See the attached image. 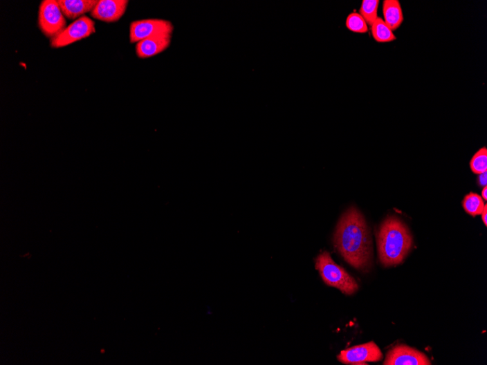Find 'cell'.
I'll use <instances>...</instances> for the list:
<instances>
[{
  "label": "cell",
  "instance_id": "1",
  "mask_svg": "<svg viewBox=\"0 0 487 365\" xmlns=\"http://www.w3.org/2000/svg\"><path fill=\"white\" fill-rule=\"evenodd\" d=\"M334 245L344 259L360 270H368L373 261V243L369 226L363 215L351 207L338 223Z\"/></svg>",
  "mask_w": 487,
  "mask_h": 365
},
{
  "label": "cell",
  "instance_id": "2",
  "mask_svg": "<svg viewBox=\"0 0 487 365\" xmlns=\"http://www.w3.org/2000/svg\"><path fill=\"white\" fill-rule=\"evenodd\" d=\"M412 245L410 230L399 218L390 216L383 223L377 234V246L380 262L384 266L402 263Z\"/></svg>",
  "mask_w": 487,
  "mask_h": 365
},
{
  "label": "cell",
  "instance_id": "3",
  "mask_svg": "<svg viewBox=\"0 0 487 365\" xmlns=\"http://www.w3.org/2000/svg\"><path fill=\"white\" fill-rule=\"evenodd\" d=\"M316 268L327 286L339 289L348 295L358 291L359 287L356 280L333 261L329 252H323L318 256Z\"/></svg>",
  "mask_w": 487,
  "mask_h": 365
},
{
  "label": "cell",
  "instance_id": "4",
  "mask_svg": "<svg viewBox=\"0 0 487 365\" xmlns=\"http://www.w3.org/2000/svg\"><path fill=\"white\" fill-rule=\"evenodd\" d=\"M40 31L50 39L59 35L66 27L65 17L57 0H44L38 13Z\"/></svg>",
  "mask_w": 487,
  "mask_h": 365
},
{
  "label": "cell",
  "instance_id": "5",
  "mask_svg": "<svg viewBox=\"0 0 487 365\" xmlns=\"http://www.w3.org/2000/svg\"><path fill=\"white\" fill-rule=\"evenodd\" d=\"M95 22L86 16L73 21L56 37L50 39L53 48H61L71 46L95 33Z\"/></svg>",
  "mask_w": 487,
  "mask_h": 365
},
{
  "label": "cell",
  "instance_id": "6",
  "mask_svg": "<svg viewBox=\"0 0 487 365\" xmlns=\"http://www.w3.org/2000/svg\"><path fill=\"white\" fill-rule=\"evenodd\" d=\"M129 39L131 44H138L142 40L164 32L172 33V24L164 19H145L131 22Z\"/></svg>",
  "mask_w": 487,
  "mask_h": 365
},
{
  "label": "cell",
  "instance_id": "7",
  "mask_svg": "<svg viewBox=\"0 0 487 365\" xmlns=\"http://www.w3.org/2000/svg\"><path fill=\"white\" fill-rule=\"evenodd\" d=\"M337 359L344 364H367L381 361L383 355L380 348L371 341L342 350Z\"/></svg>",
  "mask_w": 487,
  "mask_h": 365
},
{
  "label": "cell",
  "instance_id": "8",
  "mask_svg": "<svg viewBox=\"0 0 487 365\" xmlns=\"http://www.w3.org/2000/svg\"><path fill=\"white\" fill-rule=\"evenodd\" d=\"M428 357L415 348L405 345L396 346L390 349L384 365H430Z\"/></svg>",
  "mask_w": 487,
  "mask_h": 365
},
{
  "label": "cell",
  "instance_id": "9",
  "mask_svg": "<svg viewBox=\"0 0 487 365\" xmlns=\"http://www.w3.org/2000/svg\"><path fill=\"white\" fill-rule=\"evenodd\" d=\"M128 5L127 0H100L91 16L106 23L116 22L125 15Z\"/></svg>",
  "mask_w": 487,
  "mask_h": 365
},
{
  "label": "cell",
  "instance_id": "10",
  "mask_svg": "<svg viewBox=\"0 0 487 365\" xmlns=\"http://www.w3.org/2000/svg\"><path fill=\"white\" fill-rule=\"evenodd\" d=\"M172 33L164 32L148 37L137 44L136 53L140 59H148L166 50L171 44Z\"/></svg>",
  "mask_w": 487,
  "mask_h": 365
},
{
  "label": "cell",
  "instance_id": "11",
  "mask_svg": "<svg viewBox=\"0 0 487 365\" xmlns=\"http://www.w3.org/2000/svg\"><path fill=\"white\" fill-rule=\"evenodd\" d=\"M64 16L71 20H77L91 12L98 3V0H59Z\"/></svg>",
  "mask_w": 487,
  "mask_h": 365
},
{
  "label": "cell",
  "instance_id": "12",
  "mask_svg": "<svg viewBox=\"0 0 487 365\" xmlns=\"http://www.w3.org/2000/svg\"><path fill=\"white\" fill-rule=\"evenodd\" d=\"M385 22L394 32L399 28L403 22V10L398 0H385L383 2Z\"/></svg>",
  "mask_w": 487,
  "mask_h": 365
},
{
  "label": "cell",
  "instance_id": "13",
  "mask_svg": "<svg viewBox=\"0 0 487 365\" xmlns=\"http://www.w3.org/2000/svg\"><path fill=\"white\" fill-rule=\"evenodd\" d=\"M371 32L373 37L377 43H390L396 39V35L380 17H378L371 26Z\"/></svg>",
  "mask_w": 487,
  "mask_h": 365
},
{
  "label": "cell",
  "instance_id": "14",
  "mask_svg": "<svg viewBox=\"0 0 487 365\" xmlns=\"http://www.w3.org/2000/svg\"><path fill=\"white\" fill-rule=\"evenodd\" d=\"M463 206L468 214L472 217H476L481 214L485 205L481 196L477 194L470 193L464 198Z\"/></svg>",
  "mask_w": 487,
  "mask_h": 365
},
{
  "label": "cell",
  "instance_id": "15",
  "mask_svg": "<svg viewBox=\"0 0 487 365\" xmlns=\"http://www.w3.org/2000/svg\"><path fill=\"white\" fill-rule=\"evenodd\" d=\"M378 0H363L360 9V15L367 24L372 26L378 18Z\"/></svg>",
  "mask_w": 487,
  "mask_h": 365
},
{
  "label": "cell",
  "instance_id": "16",
  "mask_svg": "<svg viewBox=\"0 0 487 365\" xmlns=\"http://www.w3.org/2000/svg\"><path fill=\"white\" fill-rule=\"evenodd\" d=\"M347 28L355 33L365 34L369 31V26L360 13L353 12L349 15L346 21Z\"/></svg>",
  "mask_w": 487,
  "mask_h": 365
},
{
  "label": "cell",
  "instance_id": "17",
  "mask_svg": "<svg viewBox=\"0 0 487 365\" xmlns=\"http://www.w3.org/2000/svg\"><path fill=\"white\" fill-rule=\"evenodd\" d=\"M472 171L481 174L487 171V149L482 147L472 158L470 163Z\"/></svg>",
  "mask_w": 487,
  "mask_h": 365
},
{
  "label": "cell",
  "instance_id": "18",
  "mask_svg": "<svg viewBox=\"0 0 487 365\" xmlns=\"http://www.w3.org/2000/svg\"><path fill=\"white\" fill-rule=\"evenodd\" d=\"M486 174H487V173H486V172H484V173H482V174H481L479 175V185H480L481 187H486V179H487V178H486V177H487V175H486Z\"/></svg>",
  "mask_w": 487,
  "mask_h": 365
},
{
  "label": "cell",
  "instance_id": "19",
  "mask_svg": "<svg viewBox=\"0 0 487 365\" xmlns=\"http://www.w3.org/2000/svg\"><path fill=\"white\" fill-rule=\"evenodd\" d=\"M482 215V221L484 222V225L486 226L487 225V206L485 205L484 210L481 213Z\"/></svg>",
  "mask_w": 487,
  "mask_h": 365
},
{
  "label": "cell",
  "instance_id": "20",
  "mask_svg": "<svg viewBox=\"0 0 487 365\" xmlns=\"http://www.w3.org/2000/svg\"><path fill=\"white\" fill-rule=\"evenodd\" d=\"M481 195H482V198H483L484 200H486V199H487V188H486V186L483 188V191H482Z\"/></svg>",
  "mask_w": 487,
  "mask_h": 365
}]
</instances>
